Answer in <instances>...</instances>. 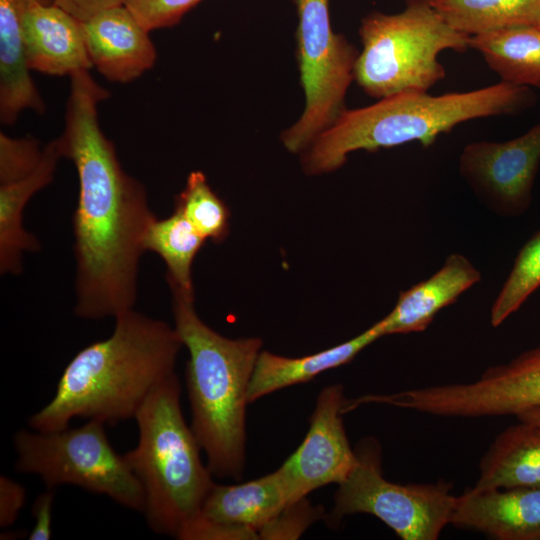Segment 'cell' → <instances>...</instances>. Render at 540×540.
Masks as SVG:
<instances>
[{
	"label": "cell",
	"instance_id": "1",
	"mask_svg": "<svg viewBox=\"0 0 540 540\" xmlns=\"http://www.w3.org/2000/svg\"><path fill=\"white\" fill-rule=\"evenodd\" d=\"M88 71L70 76L65 127L58 138L79 181L73 214L74 313L98 320L134 308L143 239L156 216L145 186L122 168L100 127L97 108L109 91Z\"/></svg>",
	"mask_w": 540,
	"mask_h": 540
},
{
	"label": "cell",
	"instance_id": "2",
	"mask_svg": "<svg viewBox=\"0 0 540 540\" xmlns=\"http://www.w3.org/2000/svg\"><path fill=\"white\" fill-rule=\"evenodd\" d=\"M183 346L167 322L129 309L112 334L81 349L64 368L53 398L29 419L37 431L83 417L105 424L134 418L151 391L175 373Z\"/></svg>",
	"mask_w": 540,
	"mask_h": 540
},
{
	"label": "cell",
	"instance_id": "3",
	"mask_svg": "<svg viewBox=\"0 0 540 540\" xmlns=\"http://www.w3.org/2000/svg\"><path fill=\"white\" fill-rule=\"evenodd\" d=\"M171 293L174 327L189 354L186 387L191 428L211 473L240 479L246 455L247 393L262 340L230 339L217 333L198 316L194 294L176 289Z\"/></svg>",
	"mask_w": 540,
	"mask_h": 540
},
{
	"label": "cell",
	"instance_id": "4",
	"mask_svg": "<svg viewBox=\"0 0 540 540\" xmlns=\"http://www.w3.org/2000/svg\"><path fill=\"white\" fill-rule=\"evenodd\" d=\"M534 100L530 88L503 81L467 92L438 96L407 92L379 99L346 109L302 152L303 169L309 175L332 172L357 150L376 151L413 141L428 147L463 122L514 115Z\"/></svg>",
	"mask_w": 540,
	"mask_h": 540
},
{
	"label": "cell",
	"instance_id": "5",
	"mask_svg": "<svg viewBox=\"0 0 540 540\" xmlns=\"http://www.w3.org/2000/svg\"><path fill=\"white\" fill-rule=\"evenodd\" d=\"M176 373L160 382L138 409L137 446L124 454L145 492L144 514L156 533L179 539L201 514L215 482L201 446L184 419Z\"/></svg>",
	"mask_w": 540,
	"mask_h": 540
},
{
	"label": "cell",
	"instance_id": "6",
	"mask_svg": "<svg viewBox=\"0 0 540 540\" xmlns=\"http://www.w3.org/2000/svg\"><path fill=\"white\" fill-rule=\"evenodd\" d=\"M354 81L369 96L383 99L428 92L446 76L439 54L464 53L470 37L452 28L427 0H408L396 14L372 12L361 21Z\"/></svg>",
	"mask_w": 540,
	"mask_h": 540
},
{
	"label": "cell",
	"instance_id": "7",
	"mask_svg": "<svg viewBox=\"0 0 540 540\" xmlns=\"http://www.w3.org/2000/svg\"><path fill=\"white\" fill-rule=\"evenodd\" d=\"M96 419L78 427L14 435L15 468L37 474L49 489L72 484L110 497L118 504L143 513L145 492L124 455L111 446Z\"/></svg>",
	"mask_w": 540,
	"mask_h": 540
},
{
	"label": "cell",
	"instance_id": "8",
	"mask_svg": "<svg viewBox=\"0 0 540 540\" xmlns=\"http://www.w3.org/2000/svg\"><path fill=\"white\" fill-rule=\"evenodd\" d=\"M296 8V58L305 108L281 134L284 147L303 152L347 109L345 97L354 81L359 52L345 36L335 33L329 0H291Z\"/></svg>",
	"mask_w": 540,
	"mask_h": 540
},
{
	"label": "cell",
	"instance_id": "9",
	"mask_svg": "<svg viewBox=\"0 0 540 540\" xmlns=\"http://www.w3.org/2000/svg\"><path fill=\"white\" fill-rule=\"evenodd\" d=\"M357 463L334 497L331 521L366 513L385 523L403 540H436L451 523L456 496L445 481L398 484L382 473L381 447L363 440L355 450Z\"/></svg>",
	"mask_w": 540,
	"mask_h": 540
},
{
	"label": "cell",
	"instance_id": "10",
	"mask_svg": "<svg viewBox=\"0 0 540 540\" xmlns=\"http://www.w3.org/2000/svg\"><path fill=\"white\" fill-rule=\"evenodd\" d=\"M419 409L440 417L517 416L540 407V346L487 368L471 382L421 387Z\"/></svg>",
	"mask_w": 540,
	"mask_h": 540
},
{
	"label": "cell",
	"instance_id": "11",
	"mask_svg": "<svg viewBox=\"0 0 540 540\" xmlns=\"http://www.w3.org/2000/svg\"><path fill=\"white\" fill-rule=\"evenodd\" d=\"M346 403L341 384L323 388L304 440L279 467L291 505L322 486L340 484L354 469L357 454L349 444L342 419Z\"/></svg>",
	"mask_w": 540,
	"mask_h": 540
},
{
	"label": "cell",
	"instance_id": "12",
	"mask_svg": "<svg viewBox=\"0 0 540 540\" xmlns=\"http://www.w3.org/2000/svg\"><path fill=\"white\" fill-rule=\"evenodd\" d=\"M540 162V123L504 142L476 141L459 159L462 177L494 210L518 213L530 201Z\"/></svg>",
	"mask_w": 540,
	"mask_h": 540
},
{
	"label": "cell",
	"instance_id": "13",
	"mask_svg": "<svg viewBox=\"0 0 540 540\" xmlns=\"http://www.w3.org/2000/svg\"><path fill=\"white\" fill-rule=\"evenodd\" d=\"M82 30L92 67L110 81H133L156 62L149 31L124 4L82 22Z\"/></svg>",
	"mask_w": 540,
	"mask_h": 540
},
{
	"label": "cell",
	"instance_id": "14",
	"mask_svg": "<svg viewBox=\"0 0 540 540\" xmlns=\"http://www.w3.org/2000/svg\"><path fill=\"white\" fill-rule=\"evenodd\" d=\"M450 524L497 540H540V486L467 489Z\"/></svg>",
	"mask_w": 540,
	"mask_h": 540
},
{
	"label": "cell",
	"instance_id": "15",
	"mask_svg": "<svg viewBox=\"0 0 540 540\" xmlns=\"http://www.w3.org/2000/svg\"><path fill=\"white\" fill-rule=\"evenodd\" d=\"M23 46L29 70L70 77L92 68L82 22L54 3H36L26 11Z\"/></svg>",
	"mask_w": 540,
	"mask_h": 540
},
{
	"label": "cell",
	"instance_id": "16",
	"mask_svg": "<svg viewBox=\"0 0 540 540\" xmlns=\"http://www.w3.org/2000/svg\"><path fill=\"white\" fill-rule=\"evenodd\" d=\"M291 505L285 479L279 470L235 485L214 484L201 509L205 519L237 529L249 539Z\"/></svg>",
	"mask_w": 540,
	"mask_h": 540
},
{
	"label": "cell",
	"instance_id": "17",
	"mask_svg": "<svg viewBox=\"0 0 540 540\" xmlns=\"http://www.w3.org/2000/svg\"><path fill=\"white\" fill-rule=\"evenodd\" d=\"M481 280L478 269L453 253L431 277L400 292L391 312L379 320L383 336L422 332L444 307Z\"/></svg>",
	"mask_w": 540,
	"mask_h": 540
},
{
	"label": "cell",
	"instance_id": "18",
	"mask_svg": "<svg viewBox=\"0 0 540 540\" xmlns=\"http://www.w3.org/2000/svg\"><path fill=\"white\" fill-rule=\"evenodd\" d=\"M36 3L53 0H0V121L6 126L13 125L25 110L39 114L46 110L23 46V17Z\"/></svg>",
	"mask_w": 540,
	"mask_h": 540
},
{
	"label": "cell",
	"instance_id": "19",
	"mask_svg": "<svg viewBox=\"0 0 540 540\" xmlns=\"http://www.w3.org/2000/svg\"><path fill=\"white\" fill-rule=\"evenodd\" d=\"M63 158L59 138L50 141L43 150L37 169L25 179L0 185V272L19 275L23 270V254L40 248L36 236L23 227V210L30 198L49 185L57 163Z\"/></svg>",
	"mask_w": 540,
	"mask_h": 540
},
{
	"label": "cell",
	"instance_id": "20",
	"mask_svg": "<svg viewBox=\"0 0 540 540\" xmlns=\"http://www.w3.org/2000/svg\"><path fill=\"white\" fill-rule=\"evenodd\" d=\"M379 322L354 338L315 354L289 358L261 351L248 387V402L282 388L307 382L318 374L349 363L364 348L382 337Z\"/></svg>",
	"mask_w": 540,
	"mask_h": 540
},
{
	"label": "cell",
	"instance_id": "21",
	"mask_svg": "<svg viewBox=\"0 0 540 540\" xmlns=\"http://www.w3.org/2000/svg\"><path fill=\"white\" fill-rule=\"evenodd\" d=\"M518 421L500 432L481 458L475 488L540 486V424Z\"/></svg>",
	"mask_w": 540,
	"mask_h": 540
},
{
	"label": "cell",
	"instance_id": "22",
	"mask_svg": "<svg viewBox=\"0 0 540 540\" xmlns=\"http://www.w3.org/2000/svg\"><path fill=\"white\" fill-rule=\"evenodd\" d=\"M501 81L540 89V26H514L470 37Z\"/></svg>",
	"mask_w": 540,
	"mask_h": 540
},
{
	"label": "cell",
	"instance_id": "23",
	"mask_svg": "<svg viewBox=\"0 0 540 540\" xmlns=\"http://www.w3.org/2000/svg\"><path fill=\"white\" fill-rule=\"evenodd\" d=\"M455 30L468 36L514 26H540V0H427Z\"/></svg>",
	"mask_w": 540,
	"mask_h": 540
},
{
	"label": "cell",
	"instance_id": "24",
	"mask_svg": "<svg viewBox=\"0 0 540 540\" xmlns=\"http://www.w3.org/2000/svg\"><path fill=\"white\" fill-rule=\"evenodd\" d=\"M206 239L186 216L174 207L173 213L157 217L149 225L144 239L145 251L158 254L167 268L169 287L185 294H194L192 263Z\"/></svg>",
	"mask_w": 540,
	"mask_h": 540
},
{
	"label": "cell",
	"instance_id": "25",
	"mask_svg": "<svg viewBox=\"0 0 540 540\" xmlns=\"http://www.w3.org/2000/svg\"><path fill=\"white\" fill-rule=\"evenodd\" d=\"M179 209L207 240L221 242L228 235L229 210L210 187L206 175L192 171L185 187L175 198Z\"/></svg>",
	"mask_w": 540,
	"mask_h": 540
},
{
	"label": "cell",
	"instance_id": "26",
	"mask_svg": "<svg viewBox=\"0 0 540 540\" xmlns=\"http://www.w3.org/2000/svg\"><path fill=\"white\" fill-rule=\"evenodd\" d=\"M540 286V230L520 250L490 312V322L498 327L516 312Z\"/></svg>",
	"mask_w": 540,
	"mask_h": 540
},
{
	"label": "cell",
	"instance_id": "27",
	"mask_svg": "<svg viewBox=\"0 0 540 540\" xmlns=\"http://www.w3.org/2000/svg\"><path fill=\"white\" fill-rule=\"evenodd\" d=\"M44 148L31 137L12 138L0 133V185L25 179L39 166Z\"/></svg>",
	"mask_w": 540,
	"mask_h": 540
},
{
	"label": "cell",
	"instance_id": "28",
	"mask_svg": "<svg viewBox=\"0 0 540 540\" xmlns=\"http://www.w3.org/2000/svg\"><path fill=\"white\" fill-rule=\"evenodd\" d=\"M202 0H125L124 5L150 32L168 28Z\"/></svg>",
	"mask_w": 540,
	"mask_h": 540
},
{
	"label": "cell",
	"instance_id": "29",
	"mask_svg": "<svg viewBox=\"0 0 540 540\" xmlns=\"http://www.w3.org/2000/svg\"><path fill=\"white\" fill-rule=\"evenodd\" d=\"M306 499V498H305ZM305 499L290 505L261 532L262 539H295L318 519V511L305 504Z\"/></svg>",
	"mask_w": 540,
	"mask_h": 540
},
{
	"label": "cell",
	"instance_id": "30",
	"mask_svg": "<svg viewBox=\"0 0 540 540\" xmlns=\"http://www.w3.org/2000/svg\"><path fill=\"white\" fill-rule=\"evenodd\" d=\"M25 502V488L7 476L0 477V527L7 528L17 520Z\"/></svg>",
	"mask_w": 540,
	"mask_h": 540
},
{
	"label": "cell",
	"instance_id": "31",
	"mask_svg": "<svg viewBox=\"0 0 540 540\" xmlns=\"http://www.w3.org/2000/svg\"><path fill=\"white\" fill-rule=\"evenodd\" d=\"M54 490L47 488L34 501L32 515L34 525L28 535L30 540H48L52 536V508Z\"/></svg>",
	"mask_w": 540,
	"mask_h": 540
},
{
	"label": "cell",
	"instance_id": "32",
	"mask_svg": "<svg viewBox=\"0 0 540 540\" xmlns=\"http://www.w3.org/2000/svg\"><path fill=\"white\" fill-rule=\"evenodd\" d=\"M125 0H53V3L77 20L85 22L97 13L123 5Z\"/></svg>",
	"mask_w": 540,
	"mask_h": 540
},
{
	"label": "cell",
	"instance_id": "33",
	"mask_svg": "<svg viewBox=\"0 0 540 540\" xmlns=\"http://www.w3.org/2000/svg\"><path fill=\"white\" fill-rule=\"evenodd\" d=\"M516 418L521 421L540 424V407L523 411Z\"/></svg>",
	"mask_w": 540,
	"mask_h": 540
}]
</instances>
